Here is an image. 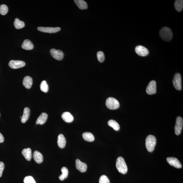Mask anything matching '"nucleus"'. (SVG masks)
<instances>
[{
    "instance_id": "nucleus-2",
    "label": "nucleus",
    "mask_w": 183,
    "mask_h": 183,
    "mask_svg": "<svg viewBox=\"0 0 183 183\" xmlns=\"http://www.w3.org/2000/svg\"><path fill=\"white\" fill-rule=\"evenodd\" d=\"M116 167L117 170L122 174H126L128 170L126 162L122 157H119L117 159L116 162Z\"/></svg>"
},
{
    "instance_id": "nucleus-3",
    "label": "nucleus",
    "mask_w": 183,
    "mask_h": 183,
    "mask_svg": "<svg viewBox=\"0 0 183 183\" xmlns=\"http://www.w3.org/2000/svg\"><path fill=\"white\" fill-rule=\"evenodd\" d=\"M156 142L157 140L156 137L154 135H150L147 137L146 140V146L149 152H152L154 150Z\"/></svg>"
},
{
    "instance_id": "nucleus-4",
    "label": "nucleus",
    "mask_w": 183,
    "mask_h": 183,
    "mask_svg": "<svg viewBox=\"0 0 183 183\" xmlns=\"http://www.w3.org/2000/svg\"><path fill=\"white\" fill-rule=\"evenodd\" d=\"M106 105L111 110H116L119 107L120 104L118 100L113 97H110L107 99L106 101Z\"/></svg>"
},
{
    "instance_id": "nucleus-9",
    "label": "nucleus",
    "mask_w": 183,
    "mask_h": 183,
    "mask_svg": "<svg viewBox=\"0 0 183 183\" xmlns=\"http://www.w3.org/2000/svg\"><path fill=\"white\" fill-rule=\"evenodd\" d=\"M146 92L149 95H152L156 93V83L154 81L150 82L147 86Z\"/></svg>"
},
{
    "instance_id": "nucleus-28",
    "label": "nucleus",
    "mask_w": 183,
    "mask_h": 183,
    "mask_svg": "<svg viewBox=\"0 0 183 183\" xmlns=\"http://www.w3.org/2000/svg\"><path fill=\"white\" fill-rule=\"evenodd\" d=\"M40 89L43 92L46 93L49 90V86L45 81H43L42 82L40 85Z\"/></svg>"
},
{
    "instance_id": "nucleus-15",
    "label": "nucleus",
    "mask_w": 183,
    "mask_h": 183,
    "mask_svg": "<svg viewBox=\"0 0 183 183\" xmlns=\"http://www.w3.org/2000/svg\"><path fill=\"white\" fill-rule=\"evenodd\" d=\"M66 143V139L63 134H60L58 137L57 144L60 148L65 147Z\"/></svg>"
},
{
    "instance_id": "nucleus-14",
    "label": "nucleus",
    "mask_w": 183,
    "mask_h": 183,
    "mask_svg": "<svg viewBox=\"0 0 183 183\" xmlns=\"http://www.w3.org/2000/svg\"><path fill=\"white\" fill-rule=\"evenodd\" d=\"M48 115L45 113H42L38 118L36 121V124H37L42 125L44 124L48 119Z\"/></svg>"
},
{
    "instance_id": "nucleus-25",
    "label": "nucleus",
    "mask_w": 183,
    "mask_h": 183,
    "mask_svg": "<svg viewBox=\"0 0 183 183\" xmlns=\"http://www.w3.org/2000/svg\"><path fill=\"white\" fill-rule=\"evenodd\" d=\"M61 171L62 174L59 176V178L61 181H63L65 179L68 177L69 171L68 168L66 167H62Z\"/></svg>"
},
{
    "instance_id": "nucleus-30",
    "label": "nucleus",
    "mask_w": 183,
    "mask_h": 183,
    "mask_svg": "<svg viewBox=\"0 0 183 183\" xmlns=\"http://www.w3.org/2000/svg\"><path fill=\"white\" fill-rule=\"evenodd\" d=\"M98 61L100 62H102L104 61L105 59V55L101 51H99L97 53Z\"/></svg>"
},
{
    "instance_id": "nucleus-29",
    "label": "nucleus",
    "mask_w": 183,
    "mask_h": 183,
    "mask_svg": "<svg viewBox=\"0 0 183 183\" xmlns=\"http://www.w3.org/2000/svg\"><path fill=\"white\" fill-rule=\"evenodd\" d=\"M8 7L5 4H1L0 6V14L1 15H4L8 13Z\"/></svg>"
},
{
    "instance_id": "nucleus-31",
    "label": "nucleus",
    "mask_w": 183,
    "mask_h": 183,
    "mask_svg": "<svg viewBox=\"0 0 183 183\" xmlns=\"http://www.w3.org/2000/svg\"><path fill=\"white\" fill-rule=\"evenodd\" d=\"M99 183H110L109 178L106 176L102 175L100 178Z\"/></svg>"
},
{
    "instance_id": "nucleus-26",
    "label": "nucleus",
    "mask_w": 183,
    "mask_h": 183,
    "mask_svg": "<svg viewBox=\"0 0 183 183\" xmlns=\"http://www.w3.org/2000/svg\"><path fill=\"white\" fill-rule=\"evenodd\" d=\"M109 126L112 127L115 130L119 131L120 129L119 125L118 123L114 120H110L108 122Z\"/></svg>"
},
{
    "instance_id": "nucleus-1",
    "label": "nucleus",
    "mask_w": 183,
    "mask_h": 183,
    "mask_svg": "<svg viewBox=\"0 0 183 183\" xmlns=\"http://www.w3.org/2000/svg\"><path fill=\"white\" fill-rule=\"evenodd\" d=\"M160 35L162 39L166 42H169L173 37V33L169 28L164 27L161 29L160 32Z\"/></svg>"
},
{
    "instance_id": "nucleus-10",
    "label": "nucleus",
    "mask_w": 183,
    "mask_h": 183,
    "mask_svg": "<svg viewBox=\"0 0 183 183\" xmlns=\"http://www.w3.org/2000/svg\"><path fill=\"white\" fill-rule=\"evenodd\" d=\"M135 51L137 54L141 56H146L149 53L148 49L141 45L137 46L136 47Z\"/></svg>"
},
{
    "instance_id": "nucleus-8",
    "label": "nucleus",
    "mask_w": 183,
    "mask_h": 183,
    "mask_svg": "<svg viewBox=\"0 0 183 183\" xmlns=\"http://www.w3.org/2000/svg\"><path fill=\"white\" fill-rule=\"evenodd\" d=\"M26 65L25 62L23 61L11 60L9 63V66L11 68L13 69H17L22 68Z\"/></svg>"
},
{
    "instance_id": "nucleus-18",
    "label": "nucleus",
    "mask_w": 183,
    "mask_h": 183,
    "mask_svg": "<svg viewBox=\"0 0 183 183\" xmlns=\"http://www.w3.org/2000/svg\"><path fill=\"white\" fill-rule=\"evenodd\" d=\"M30 114V110L28 107H26L24 109L23 114L21 117V122L23 123H25L28 120Z\"/></svg>"
},
{
    "instance_id": "nucleus-27",
    "label": "nucleus",
    "mask_w": 183,
    "mask_h": 183,
    "mask_svg": "<svg viewBox=\"0 0 183 183\" xmlns=\"http://www.w3.org/2000/svg\"><path fill=\"white\" fill-rule=\"evenodd\" d=\"M175 8L178 12L182 11L183 8V1L182 0H177L174 2Z\"/></svg>"
},
{
    "instance_id": "nucleus-33",
    "label": "nucleus",
    "mask_w": 183,
    "mask_h": 183,
    "mask_svg": "<svg viewBox=\"0 0 183 183\" xmlns=\"http://www.w3.org/2000/svg\"><path fill=\"white\" fill-rule=\"evenodd\" d=\"M4 168V165L2 162H0V177L2 176Z\"/></svg>"
},
{
    "instance_id": "nucleus-22",
    "label": "nucleus",
    "mask_w": 183,
    "mask_h": 183,
    "mask_svg": "<svg viewBox=\"0 0 183 183\" xmlns=\"http://www.w3.org/2000/svg\"><path fill=\"white\" fill-rule=\"evenodd\" d=\"M74 1L79 9L85 10L87 9V4L83 0H75Z\"/></svg>"
},
{
    "instance_id": "nucleus-17",
    "label": "nucleus",
    "mask_w": 183,
    "mask_h": 183,
    "mask_svg": "<svg viewBox=\"0 0 183 183\" xmlns=\"http://www.w3.org/2000/svg\"><path fill=\"white\" fill-rule=\"evenodd\" d=\"M23 49L27 50H32L34 48V45L33 43L29 40L26 39L24 40L22 45Z\"/></svg>"
},
{
    "instance_id": "nucleus-16",
    "label": "nucleus",
    "mask_w": 183,
    "mask_h": 183,
    "mask_svg": "<svg viewBox=\"0 0 183 183\" xmlns=\"http://www.w3.org/2000/svg\"><path fill=\"white\" fill-rule=\"evenodd\" d=\"M33 84V79L29 76H26L24 78L23 81V85L27 89H30Z\"/></svg>"
},
{
    "instance_id": "nucleus-34",
    "label": "nucleus",
    "mask_w": 183,
    "mask_h": 183,
    "mask_svg": "<svg viewBox=\"0 0 183 183\" xmlns=\"http://www.w3.org/2000/svg\"><path fill=\"white\" fill-rule=\"evenodd\" d=\"M4 141V138L2 134L0 133V143H2Z\"/></svg>"
},
{
    "instance_id": "nucleus-5",
    "label": "nucleus",
    "mask_w": 183,
    "mask_h": 183,
    "mask_svg": "<svg viewBox=\"0 0 183 183\" xmlns=\"http://www.w3.org/2000/svg\"><path fill=\"white\" fill-rule=\"evenodd\" d=\"M173 86L178 90H181L182 89V77L179 73L175 75L173 80Z\"/></svg>"
},
{
    "instance_id": "nucleus-21",
    "label": "nucleus",
    "mask_w": 183,
    "mask_h": 183,
    "mask_svg": "<svg viewBox=\"0 0 183 183\" xmlns=\"http://www.w3.org/2000/svg\"><path fill=\"white\" fill-rule=\"evenodd\" d=\"M23 155L26 159L28 161H30L32 157V151L30 148L23 149L22 151Z\"/></svg>"
},
{
    "instance_id": "nucleus-19",
    "label": "nucleus",
    "mask_w": 183,
    "mask_h": 183,
    "mask_svg": "<svg viewBox=\"0 0 183 183\" xmlns=\"http://www.w3.org/2000/svg\"><path fill=\"white\" fill-rule=\"evenodd\" d=\"M62 119L68 123H70L73 121L74 117L69 112H65L61 115Z\"/></svg>"
},
{
    "instance_id": "nucleus-12",
    "label": "nucleus",
    "mask_w": 183,
    "mask_h": 183,
    "mask_svg": "<svg viewBox=\"0 0 183 183\" xmlns=\"http://www.w3.org/2000/svg\"><path fill=\"white\" fill-rule=\"evenodd\" d=\"M167 161L169 164L174 167L180 168L182 167V165L179 161L176 158L174 157H168Z\"/></svg>"
},
{
    "instance_id": "nucleus-20",
    "label": "nucleus",
    "mask_w": 183,
    "mask_h": 183,
    "mask_svg": "<svg viewBox=\"0 0 183 183\" xmlns=\"http://www.w3.org/2000/svg\"><path fill=\"white\" fill-rule=\"evenodd\" d=\"M33 157L35 162L38 163H40L43 162V156L39 152L35 151L33 154Z\"/></svg>"
},
{
    "instance_id": "nucleus-32",
    "label": "nucleus",
    "mask_w": 183,
    "mask_h": 183,
    "mask_svg": "<svg viewBox=\"0 0 183 183\" xmlns=\"http://www.w3.org/2000/svg\"><path fill=\"white\" fill-rule=\"evenodd\" d=\"M24 183H36L35 180L32 176H28L24 179Z\"/></svg>"
},
{
    "instance_id": "nucleus-6",
    "label": "nucleus",
    "mask_w": 183,
    "mask_h": 183,
    "mask_svg": "<svg viewBox=\"0 0 183 183\" xmlns=\"http://www.w3.org/2000/svg\"><path fill=\"white\" fill-rule=\"evenodd\" d=\"M183 126V119L180 116L177 117L175 127V132L176 134L179 135L181 133Z\"/></svg>"
},
{
    "instance_id": "nucleus-24",
    "label": "nucleus",
    "mask_w": 183,
    "mask_h": 183,
    "mask_svg": "<svg viewBox=\"0 0 183 183\" xmlns=\"http://www.w3.org/2000/svg\"><path fill=\"white\" fill-rule=\"evenodd\" d=\"M14 27L17 29H22L25 26V23L23 21H21L18 18L15 19L14 23Z\"/></svg>"
},
{
    "instance_id": "nucleus-23",
    "label": "nucleus",
    "mask_w": 183,
    "mask_h": 183,
    "mask_svg": "<svg viewBox=\"0 0 183 183\" xmlns=\"http://www.w3.org/2000/svg\"><path fill=\"white\" fill-rule=\"evenodd\" d=\"M83 137L85 141L89 142H92L95 140V137L93 134L90 132H85L83 134Z\"/></svg>"
},
{
    "instance_id": "nucleus-11",
    "label": "nucleus",
    "mask_w": 183,
    "mask_h": 183,
    "mask_svg": "<svg viewBox=\"0 0 183 183\" xmlns=\"http://www.w3.org/2000/svg\"><path fill=\"white\" fill-rule=\"evenodd\" d=\"M37 30L42 32L53 33L59 32L61 28L59 27H38Z\"/></svg>"
},
{
    "instance_id": "nucleus-13",
    "label": "nucleus",
    "mask_w": 183,
    "mask_h": 183,
    "mask_svg": "<svg viewBox=\"0 0 183 183\" xmlns=\"http://www.w3.org/2000/svg\"><path fill=\"white\" fill-rule=\"evenodd\" d=\"M76 167L77 169L82 173L86 172L87 168L86 164L81 162L78 159H77L76 161Z\"/></svg>"
},
{
    "instance_id": "nucleus-7",
    "label": "nucleus",
    "mask_w": 183,
    "mask_h": 183,
    "mask_svg": "<svg viewBox=\"0 0 183 183\" xmlns=\"http://www.w3.org/2000/svg\"><path fill=\"white\" fill-rule=\"evenodd\" d=\"M50 53L53 58L58 61H61L64 58V53L61 50L52 49L50 50Z\"/></svg>"
}]
</instances>
